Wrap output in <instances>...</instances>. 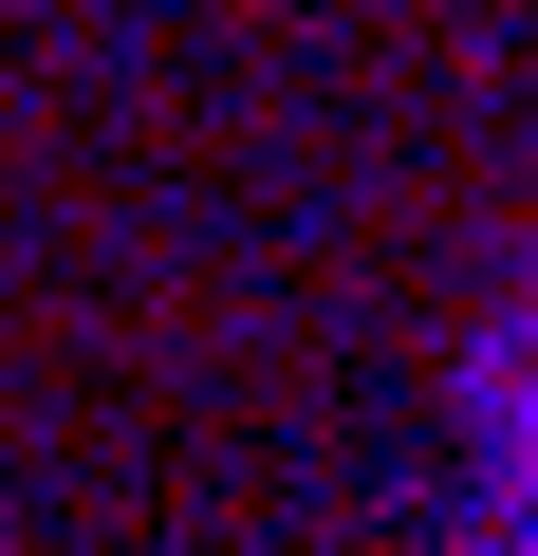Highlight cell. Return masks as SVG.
<instances>
[{"instance_id":"6da1fadb","label":"cell","mask_w":538,"mask_h":556,"mask_svg":"<svg viewBox=\"0 0 538 556\" xmlns=\"http://www.w3.org/2000/svg\"><path fill=\"white\" fill-rule=\"evenodd\" d=\"M464 482H483V538L538 556V316L483 353V408H464Z\"/></svg>"}]
</instances>
